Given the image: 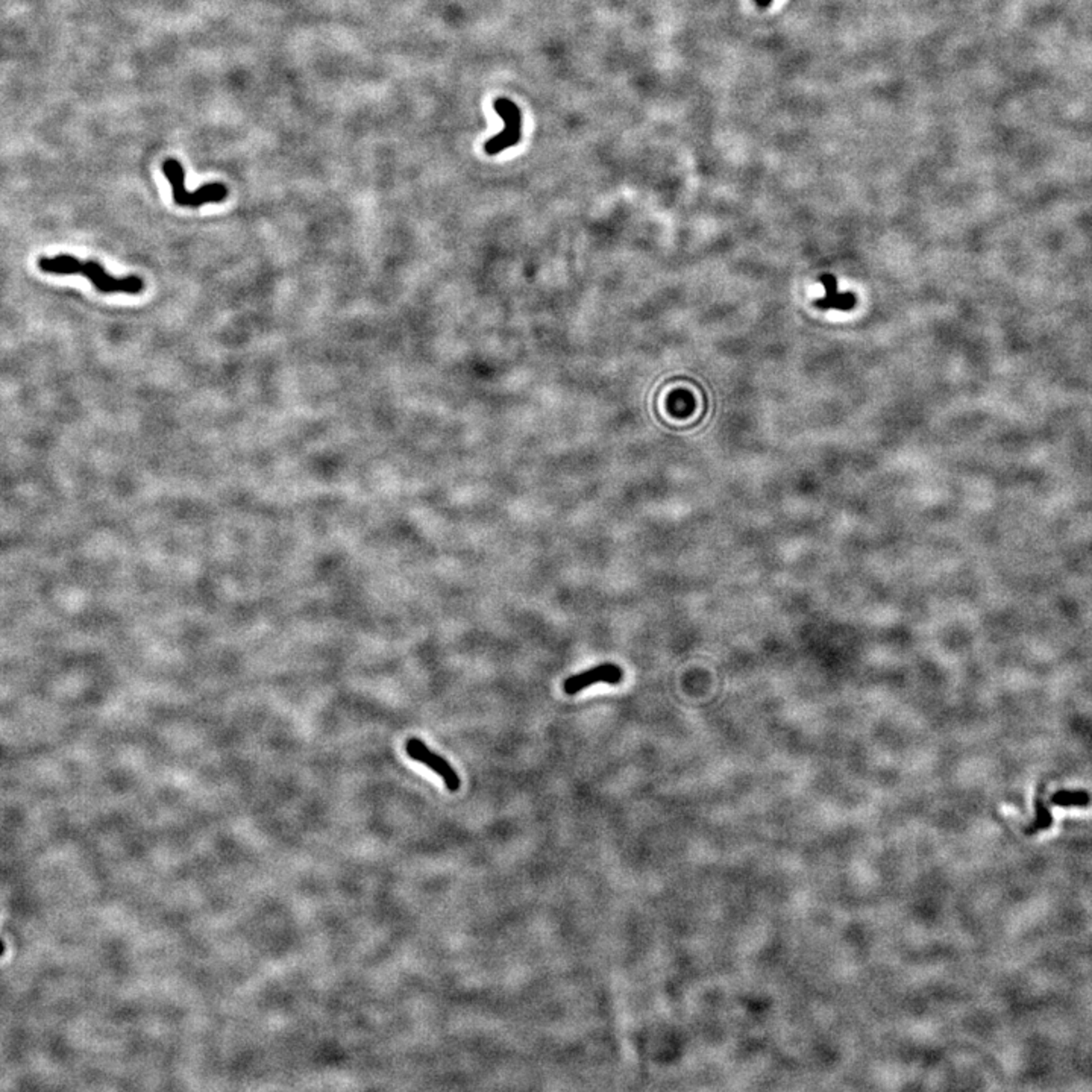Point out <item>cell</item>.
Segmentation results:
<instances>
[{
    "label": "cell",
    "mask_w": 1092,
    "mask_h": 1092,
    "mask_svg": "<svg viewBox=\"0 0 1092 1092\" xmlns=\"http://www.w3.org/2000/svg\"><path fill=\"white\" fill-rule=\"evenodd\" d=\"M39 269L48 275H81L92 283L93 287L104 294L125 293L139 294L145 289V283L140 276L130 275L117 278L106 274L104 266L97 261H82L68 254H59L55 257H40Z\"/></svg>",
    "instance_id": "obj_1"
},
{
    "label": "cell",
    "mask_w": 1092,
    "mask_h": 1092,
    "mask_svg": "<svg viewBox=\"0 0 1092 1092\" xmlns=\"http://www.w3.org/2000/svg\"><path fill=\"white\" fill-rule=\"evenodd\" d=\"M163 172L174 190V201L179 207H201L203 203H221L227 198L228 190L223 184L214 183L188 192L185 188V170L176 159H167Z\"/></svg>",
    "instance_id": "obj_2"
},
{
    "label": "cell",
    "mask_w": 1092,
    "mask_h": 1092,
    "mask_svg": "<svg viewBox=\"0 0 1092 1092\" xmlns=\"http://www.w3.org/2000/svg\"><path fill=\"white\" fill-rule=\"evenodd\" d=\"M493 110L504 122V130L501 131V134L492 137L484 143V152L491 157L510 149L522 139V114H520L519 106L510 99L498 97L493 102Z\"/></svg>",
    "instance_id": "obj_3"
},
{
    "label": "cell",
    "mask_w": 1092,
    "mask_h": 1092,
    "mask_svg": "<svg viewBox=\"0 0 1092 1092\" xmlns=\"http://www.w3.org/2000/svg\"><path fill=\"white\" fill-rule=\"evenodd\" d=\"M405 751L410 759L422 763L429 770L434 771L436 774L443 780V783L447 786L449 792H457L462 786V780L458 777L457 772L453 766L449 765V762L445 761L442 755L436 754L434 751L429 750V746L425 745L424 742L418 737H410L405 744Z\"/></svg>",
    "instance_id": "obj_4"
},
{
    "label": "cell",
    "mask_w": 1092,
    "mask_h": 1092,
    "mask_svg": "<svg viewBox=\"0 0 1092 1092\" xmlns=\"http://www.w3.org/2000/svg\"><path fill=\"white\" fill-rule=\"evenodd\" d=\"M624 677V671L615 663L598 664L595 668L584 671L582 674L573 675L564 681V692L575 695L593 684H619Z\"/></svg>",
    "instance_id": "obj_5"
},
{
    "label": "cell",
    "mask_w": 1092,
    "mask_h": 1092,
    "mask_svg": "<svg viewBox=\"0 0 1092 1092\" xmlns=\"http://www.w3.org/2000/svg\"><path fill=\"white\" fill-rule=\"evenodd\" d=\"M821 283L826 287V293L827 294H826V298L818 299L815 302L817 307L821 308V310H832V308H835V310H844V311L852 310L854 307V303H856L854 294L839 293L837 281L833 275H823L821 276Z\"/></svg>",
    "instance_id": "obj_6"
},
{
    "label": "cell",
    "mask_w": 1092,
    "mask_h": 1092,
    "mask_svg": "<svg viewBox=\"0 0 1092 1092\" xmlns=\"http://www.w3.org/2000/svg\"><path fill=\"white\" fill-rule=\"evenodd\" d=\"M1051 803L1054 806H1060V808H1085L1091 803V797L1085 790H1076V792L1059 790L1056 794L1051 795Z\"/></svg>",
    "instance_id": "obj_7"
},
{
    "label": "cell",
    "mask_w": 1092,
    "mask_h": 1092,
    "mask_svg": "<svg viewBox=\"0 0 1092 1092\" xmlns=\"http://www.w3.org/2000/svg\"><path fill=\"white\" fill-rule=\"evenodd\" d=\"M1034 808H1036V821L1027 830L1029 835H1033V833L1040 832V830H1047L1051 826V815H1050L1049 808H1045L1042 799H1036Z\"/></svg>",
    "instance_id": "obj_8"
},
{
    "label": "cell",
    "mask_w": 1092,
    "mask_h": 1092,
    "mask_svg": "<svg viewBox=\"0 0 1092 1092\" xmlns=\"http://www.w3.org/2000/svg\"><path fill=\"white\" fill-rule=\"evenodd\" d=\"M4 953H5V943L0 939V956H4Z\"/></svg>",
    "instance_id": "obj_9"
}]
</instances>
